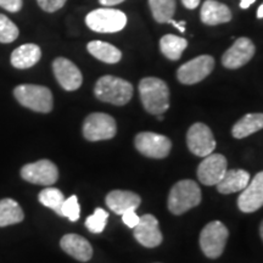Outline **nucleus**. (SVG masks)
<instances>
[{
	"instance_id": "obj_2",
	"label": "nucleus",
	"mask_w": 263,
	"mask_h": 263,
	"mask_svg": "<svg viewBox=\"0 0 263 263\" xmlns=\"http://www.w3.org/2000/svg\"><path fill=\"white\" fill-rule=\"evenodd\" d=\"M94 94L100 101L123 106L133 97V85L122 78L104 76L99 78L94 88Z\"/></svg>"
},
{
	"instance_id": "obj_32",
	"label": "nucleus",
	"mask_w": 263,
	"mask_h": 263,
	"mask_svg": "<svg viewBox=\"0 0 263 263\" xmlns=\"http://www.w3.org/2000/svg\"><path fill=\"white\" fill-rule=\"evenodd\" d=\"M121 216H122V221L124 224L129 227L132 229H133L140 221V217L136 213V210H129V211L124 212L123 215Z\"/></svg>"
},
{
	"instance_id": "obj_16",
	"label": "nucleus",
	"mask_w": 263,
	"mask_h": 263,
	"mask_svg": "<svg viewBox=\"0 0 263 263\" xmlns=\"http://www.w3.org/2000/svg\"><path fill=\"white\" fill-rule=\"evenodd\" d=\"M263 206V171L256 174L238 199V207L241 212L252 213Z\"/></svg>"
},
{
	"instance_id": "obj_1",
	"label": "nucleus",
	"mask_w": 263,
	"mask_h": 263,
	"mask_svg": "<svg viewBox=\"0 0 263 263\" xmlns=\"http://www.w3.org/2000/svg\"><path fill=\"white\" fill-rule=\"evenodd\" d=\"M139 94L144 108L151 115H162L170 108L168 85L160 78H143L139 83Z\"/></svg>"
},
{
	"instance_id": "obj_14",
	"label": "nucleus",
	"mask_w": 263,
	"mask_h": 263,
	"mask_svg": "<svg viewBox=\"0 0 263 263\" xmlns=\"http://www.w3.org/2000/svg\"><path fill=\"white\" fill-rule=\"evenodd\" d=\"M52 71H54L55 78L58 80L59 84L65 90H77L83 82V76H82L80 68L68 59H55L52 62Z\"/></svg>"
},
{
	"instance_id": "obj_18",
	"label": "nucleus",
	"mask_w": 263,
	"mask_h": 263,
	"mask_svg": "<svg viewBox=\"0 0 263 263\" xmlns=\"http://www.w3.org/2000/svg\"><path fill=\"white\" fill-rule=\"evenodd\" d=\"M141 202V197L127 190H112L107 194L106 205L116 215H123L129 210H137Z\"/></svg>"
},
{
	"instance_id": "obj_30",
	"label": "nucleus",
	"mask_w": 263,
	"mask_h": 263,
	"mask_svg": "<svg viewBox=\"0 0 263 263\" xmlns=\"http://www.w3.org/2000/svg\"><path fill=\"white\" fill-rule=\"evenodd\" d=\"M81 215V207L78 203L77 196L72 195L68 199H65L64 203L61 207V216L67 217L71 222H76L80 219Z\"/></svg>"
},
{
	"instance_id": "obj_36",
	"label": "nucleus",
	"mask_w": 263,
	"mask_h": 263,
	"mask_svg": "<svg viewBox=\"0 0 263 263\" xmlns=\"http://www.w3.org/2000/svg\"><path fill=\"white\" fill-rule=\"evenodd\" d=\"M170 24H172V25L174 26V27L178 28L179 32H182V33L185 32V27H184V26H185V22H184V21H182V22H176V21H174V20L172 18V20H171V21H170Z\"/></svg>"
},
{
	"instance_id": "obj_39",
	"label": "nucleus",
	"mask_w": 263,
	"mask_h": 263,
	"mask_svg": "<svg viewBox=\"0 0 263 263\" xmlns=\"http://www.w3.org/2000/svg\"><path fill=\"white\" fill-rule=\"evenodd\" d=\"M259 234H261V238L263 240V221L261 223V226H259Z\"/></svg>"
},
{
	"instance_id": "obj_19",
	"label": "nucleus",
	"mask_w": 263,
	"mask_h": 263,
	"mask_svg": "<svg viewBox=\"0 0 263 263\" xmlns=\"http://www.w3.org/2000/svg\"><path fill=\"white\" fill-rule=\"evenodd\" d=\"M201 21L205 25L216 26L227 24L232 20V12L229 8L216 0H206L201 8Z\"/></svg>"
},
{
	"instance_id": "obj_11",
	"label": "nucleus",
	"mask_w": 263,
	"mask_h": 263,
	"mask_svg": "<svg viewBox=\"0 0 263 263\" xmlns=\"http://www.w3.org/2000/svg\"><path fill=\"white\" fill-rule=\"evenodd\" d=\"M21 177L26 182L39 185H52L59 179V170L49 160H39L34 163L25 164L21 170Z\"/></svg>"
},
{
	"instance_id": "obj_26",
	"label": "nucleus",
	"mask_w": 263,
	"mask_h": 263,
	"mask_svg": "<svg viewBox=\"0 0 263 263\" xmlns=\"http://www.w3.org/2000/svg\"><path fill=\"white\" fill-rule=\"evenodd\" d=\"M149 5L159 24H170L176 12V0H149Z\"/></svg>"
},
{
	"instance_id": "obj_10",
	"label": "nucleus",
	"mask_w": 263,
	"mask_h": 263,
	"mask_svg": "<svg viewBox=\"0 0 263 263\" xmlns=\"http://www.w3.org/2000/svg\"><path fill=\"white\" fill-rule=\"evenodd\" d=\"M186 144L194 155L206 157L216 149V140L213 133L206 124L195 123L189 128L186 134Z\"/></svg>"
},
{
	"instance_id": "obj_6",
	"label": "nucleus",
	"mask_w": 263,
	"mask_h": 263,
	"mask_svg": "<svg viewBox=\"0 0 263 263\" xmlns=\"http://www.w3.org/2000/svg\"><path fill=\"white\" fill-rule=\"evenodd\" d=\"M229 232L219 221H213L203 227L200 234V248L209 258H218L224 251Z\"/></svg>"
},
{
	"instance_id": "obj_3",
	"label": "nucleus",
	"mask_w": 263,
	"mask_h": 263,
	"mask_svg": "<svg viewBox=\"0 0 263 263\" xmlns=\"http://www.w3.org/2000/svg\"><path fill=\"white\" fill-rule=\"evenodd\" d=\"M201 202V190L190 179L179 180L173 185L168 195V210L173 215H183Z\"/></svg>"
},
{
	"instance_id": "obj_35",
	"label": "nucleus",
	"mask_w": 263,
	"mask_h": 263,
	"mask_svg": "<svg viewBox=\"0 0 263 263\" xmlns=\"http://www.w3.org/2000/svg\"><path fill=\"white\" fill-rule=\"evenodd\" d=\"M99 2H100L101 5L108 6V8H110V6H115V5L121 4V3H123L124 0H99Z\"/></svg>"
},
{
	"instance_id": "obj_23",
	"label": "nucleus",
	"mask_w": 263,
	"mask_h": 263,
	"mask_svg": "<svg viewBox=\"0 0 263 263\" xmlns=\"http://www.w3.org/2000/svg\"><path fill=\"white\" fill-rule=\"evenodd\" d=\"M87 49L94 58L106 64H116L122 58V52L120 51V49L114 47L110 43L93 41L87 45Z\"/></svg>"
},
{
	"instance_id": "obj_29",
	"label": "nucleus",
	"mask_w": 263,
	"mask_h": 263,
	"mask_svg": "<svg viewBox=\"0 0 263 263\" xmlns=\"http://www.w3.org/2000/svg\"><path fill=\"white\" fill-rule=\"evenodd\" d=\"M17 37V26L5 15L0 14V43H12Z\"/></svg>"
},
{
	"instance_id": "obj_31",
	"label": "nucleus",
	"mask_w": 263,
	"mask_h": 263,
	"mask_svg": "<svg viewBox=\"0 0 263 263\" xmlns=\"http://www.w3.org/2000/svg\"><path fill=\"white\" fill-rule=\"evenodd\" d=\"M67 0H37L38 5L47 12H55L66 4Z\"/></svg>"
},
{
	"instance_id": "obj_17",
	"label": "nucleus",
	"mask_w": 263,
	"mask_h": 263,
	"mask_svg": "<svg viewBox=\"0 0 263 263\" xmlns=\"http://www.w3.org/2000/svg\"><path fill=\"white\" fill-rule=\"evenodd\" d=\"M61 249L66 254L81 262H88L93 256L90 242L78 234H66L60 241Z\"/></svg>"
},
{
	"instance_id": "obj_37",
	"label": "nucleus",
	"mask_w": 263,
	"mask_h": 263,
	"mask_svg": "<svg viewBox=\"0 0 263 263\" xmlns=\"http://www.w3.org/2000/svg\"><path fill=\"white\" fill-rule=\"evenodd\" d=\"M256 0H240V8L241 9H249Z\"/></svg>"
},
{
	"instance_id": "obj_25",
	"label": "nucleus",
	"mask_w": 263,
	"mask_h": 263,
	"mask_svg": "<svg viewBox=\"0 0 263 263\" xmlns=\"http://www.w3.org/2000/svg\"><path fill=\"white\" fill-rule=\"evenodd\" d=\"M186 47H188L186 39L174 34L163 35L160 41L161 51L170 60H178Z\"/></svg>"
},
{
	"instance_id": "obj_7",
	"label": "nucleus",
	"mask_w": 263,
	"mask_h": 263,
	"mask_svg": "<svg viewBox=\"0 0 263 263\" xmlns=\"http://www.w3.org/2000/svg\"><path fill=\"white\" fill-rule=\"evenodd\" d=\"M117 133L116 121L110 115L103 112L90 114L84 120L83 136L89 141L112 139Z\"/></svg>"
},
{
	"instance_id": "obj_21",
	"label": "nucleus",
	"mask_w": 263,
	"mask_h": 263,
	"mask_svg": "<svg viewBox=\"0 0 263 263\" xmlns=\"http://www.w3.org/2000/svg\"><path fill=\"white\" fill-rule=\"evenodd\" d=\"M42 58V50L35 44H24L16 48L11 54V64L14 67L25 70L34 66Z\"/></svg>"
},
{
	"instance_id": "obj_27",
	"label": "nucleus",
	"mask_w": 263,
	"mask_h": 263,
	"mask_svg": "<svg viewBox=\"0 0 263 263\" xmlns=\"http://www.w3.org/2000/svg\"><path fill=\"white\" fill-rule=\"evenodd\" d=\"M39 201L42 205L49 207L55 211L59 216H61V207L65 201V196L60 190L57 188H45L39 194Z\"/></svg>"
},
{
	"instance_id": "obj_9",
	"label": "nucleus",
	"mask_w": 263,
	"mask_h": 263,
	"mask_svg": "<svg viewBox=\"0 0 263 263\" xmlns=\"http://www.w3.org/2000/svg\"><path fill=\"white\" fill-rule=\"evenodd\" d=\"M215 67V59L210 55H201L180 66L177 71V78L183 84H195L211 73Z\"/></svg>"
},
{
	"instance_id": "obj_5",
	"label": "nucleus",
	"mask_w": 263,
	"mask_h": 263,
	"mask_svg": "<svg viewBox=\"0 0 263 263\" xmlns=\"http://www.w3.org/2000/svg\"><path fill=\"white\" fill-rule=\"evenodd\" d=\"M85 24L94 32L116 33L126 27L127 16L116 9H97L87 15Z\"/></svg>"
},
{
	"instance_id": "obj_38",
	"label": "nucleus",
	"mask_w": 263,
	"mask_h": 263,
	"mask_svg": "<svg viewBox=\"0 0 263 263\" xmlns=\"http://www.w3.org/2000/svg\"><path fill=\"white\" fill-rule=\"evenodd\" d=\"M257 17L258 18H263V4L259 6L257 10Z\"/></svg>"
},
{
	"instance_id": "obj_34",
	"label": "nucleus",
	"mask_w": 263,
	"mask_h": 263,
	"mask_svg": "<svg viewBox=\"0 0 263 263\" xmlns=\"http://www.w3.org/2000/svg\"><path fill=\"white\" fill-rule=\"evenodd\" d=\"M182 3L185 8L193 10L197 8V5L200 4V0H182Z\"/></svg>"
},
{
	"instance_id": "obj_24",
	"label": "nucleus",
	"mask_w": 263,
	"mask_h": 263,
	"mask_svg": "<svg viewBox=\"0 0 263 263\" xmlns=\"http://www.w3.org/2000/svg\"><path fill=\"white\" fill-rule=\"evenodd\" d=\"M25 215L15 200H0V227H8L24 221Z\"/></svg>"
},
{
	"instance_id": "obj_22",
	"label": "nucleus",
	"mask_w": 263,
	"mask_h": 263,
	"mask_svg": "<svg viewBox=\"0 0 263 263\" xmlns=\"http://www.w3.org/2000/svg\"><path fill=\"white\" fill-rule=\"evenodd\" d=\"M263 129V114H248L234 124L232 134L235 139H242Z\"/></svg>"
},
{
	"instance_id": "obj_15",
	"label": "nucleus",
	"mask_w": 263,
	"mask_h": 263,
	"mask_svg": "<svg viewBox=\"0 0 263 263\" xmlns=\"http://www.w3.org/2000/svg\"><path fill=\"white\" fill-rule=\"evenodd\" d=\"M134 238L140 245L153 249L162 242V233H161L159 222L153 215H144L140 221L133 228Z\"/></svg>"
},
{
	"instance_id": "obj_13",
	"label": "nucleus",
	"mask_w": 263,
	"mask_h": 263,
	"mask_svg": "<svg viewBox=\"0 0 263 263\" xmlns=\"http://www.w3.org/2000/svg\"><path fill=\"white\" fill-rule=\"evenodd\" d=\"M256 48L249 38L241 37L234 42V44L223 54L222 64L229 70H236L242 67L254 58Z\"/></svg>"
},
{
	"instance_id": "obj_12",
	"label": "nucleus",
	"mask_w": 263,
	"mask_h": 263,
	"mask_svg": "<svg viewBox=\"0 0 263 263\" xmlns=\"http://www.w3.org/2000/svg\"><path fill=\"white\" fill-rule=\"evenodd\" d=\"M228 162L221 154L206 156L197 167V178L205 185H217L227 172Z\"/></svg>"
},
{
	"instance_id": "obj_20",
	"label": "nucleus",
	"mask_w": 263,
	"mask_h": 263,
	"mask_svg": "<svg viewBox=\"0 0 263 263\" xmlns=\"http://www.w3.org/2000/svg\"><path fill=\"white\" fill-rule=\"evenodd\" d=\"M250 182V174L244 170H227L221 182L217 184V190L221 194L242 192Z\"/></svg>"
},
{
	"instance_id": "obj_28",
	"label": "nucleus",
	"mask_w": 263,
	"mask_h": 263,
	"mask_svg": "<svg viewBox=\"0 0 263 263\" xmlns=\"http://www.w3.org/2000/svg\"><path fill=\"white\" fill-rule=\"evenodd\" d=\"M108 218V213L103 209H97L91 216L85 219V227L93 234H100L104 232L106 222Z\"/></svg>"
},
{
	"instance_id": "obj_8",
	"label": "nucleus",
	"mask_w": 263,
	"mask_h": 263,
	"mask_svg": "<svg viewBox=\"0 0 263 263\" xmlns=\"http://www.w3.org/2000/svg\"><path fill=\"white\" fill-rule=\"evenodd\" d=\"M136 149L141 155L151 159H164L172 149V143L167 137L151 132H141L134 139Z\"/></svg>"
},
{
	"instance_id": "obj_33",
	"label": "nucleus",
	"mask_w": 263,
	"mask_h": 263,
	"mask_svg": "<svg viewBox=\"0 0 263 263\" xmlns=\"http://www.w3.org/2000/svg\"><path fill=\"white\" fill-rule=\"evenodd\" d=\"M0 8L10 12H17L22 8V0H0Z\"/></svg>"
},
{
	"instance_id": "obj_4",
	"label": "nucleus",
	"mask_w": 263,
	"mask_h": 263,
	"mask_svg": "<svg viewBox=\"0 0 263 263\" xmlns=\"http://www.w3.org/2000/svg\"><path fill=\"white\" fill-rule=\"evenodd\" d=\"M14 95L22 106L35 111L48 114L52 110V94L47 87L35 84H21L15 88Z\"/></svg>"
}]
</instances>
